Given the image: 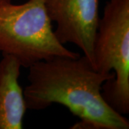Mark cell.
Returning <instances> with one entry per match:
<instances>
[{
  "label": "cell",
  "instance_id": "obj_1",
  "mask_svg": "<svg viewBox=\"0 0 129 129\" xmlns=\"http://www.w3.org/2000/svg\"><path fill=\"white\" fill-rule=\"evenodd\" d=\"M28 69L29 84L24 90L27 109L41 111L57 103L79 118L70 128H129L125 115L114 111L102 96V85L114 78V74L98 73L85 55L56 57Z\"/></svg>",
  "mask_w": 129,
  "mask_h": 129
},
{
  "label": "cell",
  "instance_id": "obj_2",
  "mask_svg": "<svg viewBox=\"0 0 129 129\" xmlns=\"http://www.w3.org/2000/svg\"><path fill=\"white\" fill-rule=\"evenodd\" d=\"M0 52L13 56L24 68L56 57L80 56L56 38L44 0H28L19 5L0 0Z\"/></svg>",
  "mask_w": 129,
  "mask_h": 129
},
{
  "label": "cell",
  "instance_id": "obj_3",
  "mask_svg": "<svg viewBox=\"0 0 129 129\" xmlns=\"http://www.w3.org/2000/svg\"><path fill=\"white\" fill-rule=\"evenodd\" d=\"M94 69L110 75L102 85L103 99L117 113H129V0H108L94 44Z\"/></svg>",
  "mask_w": 129,
  "mask_h": 129
},
{
  "label": "cell",
  "instance_id": "obj_4",
  "mask_svg": "<svg viewBox=\"0 0 129 129\" xmlns=\"http://www.w3.org/2000/svg\"><path fill=\"white\" fill-rule=\"evenodd\" d=\"M54 33L62 45H75L94 68V44L100 22L99 0H44Z\"/></svg>",
  "mask_w": 129,
  "mask_h": 129
},
{
  "label": "cell",
  "instance_id": "obj_5",
  "mask_svg": "<svg viewBox=\"0 0 129 129\" xmlns=\"http://www.w3.org/2000/svg\"><path fill=\"white\" fill-rule=\"evenodd\" d=\"M0 60V129L23 128L27 106L19 83L22 65L13 56Z\"/></svg>",
  "mask_w": 129,
  "mask_h": 129
}]
</instances>
